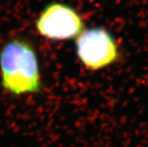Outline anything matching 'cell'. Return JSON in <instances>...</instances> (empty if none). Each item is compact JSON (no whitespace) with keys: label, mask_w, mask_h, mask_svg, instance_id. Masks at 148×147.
Segmentation results:
<instances>
[{"label":"cell","mask_w":148,"mask_h":147,"mask_svg":"<svg viewBox=\"0 0 148 147\" xmlns=\"http://www.w3.org/2000/svg\"><path fill=\"white\" fill-rule=\"evenodd\" d=\"M36 26L42 36L54 41L75 39L85 29L84 18L73 6L53 2L39 14Z\"/></svg>","instance_id":"obj_3"},{"label":"cell","mask_w":148,"mask_h":147,"mask_svg":"<svg viewBox=\"0 0 148 147\" xmlns=\"http://www.w3.org/2000/svg\"><path fill=\"white\" fill-rule=\"evenodd\" d=\"M3 88L13 95L39 92L42 87L36 53L23 39L8 42L0 51Z\"/></svg>","instance_id":"obj_1"},{"label":"cell","mask_w":148,"mask_h":147,"mask_svg":"<svg viewBox=\"0 0 148 147\" xmlns=\"http://www.w3.org/2000/svg\"><path fill=\"white\" fill-rule=\"evenodd\" d=\"M75 41L77 59L89 71L103 70L122 59L116 38L101 26L85 28Z\"/></svg>","instance_id":"obj_2"}]
</instances>
